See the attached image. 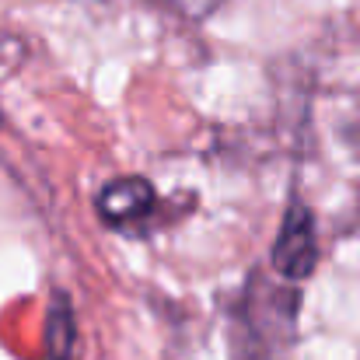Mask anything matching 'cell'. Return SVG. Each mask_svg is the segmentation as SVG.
Returning a JSON list of instances; mask_svg holds the SVG:
<instances>
[{
  "instance_id": "6da1fadb",
  "label": "cell",
  "mask_w": 360,
  "mask_h": 360,
  "mask_svg": "<svg viewBox=\"0 0 360 360\" xmlns=\"http://www.w3.org/2000/svg\"><path fill=\"white\" fill-rule=\"evenodd\" d=\"M315 259H319L315 221L304 203H290V210L280 224L276 245H273V269L287 280H304V276H311Z\"/></svg>"
},
{
  "instance_id": "7a4b0ae2",
  "label": "cell",
  "mask_w": 360,
  "mask_h": 360,
  "mask_svg": "<svg viewBox=\"0 0 360 360\" xmlns=\"http://www.w3.org/2000/svg\"><path fill=\"white\" fill-rule=\"evenodd\" d=\"M154 207V186L147 179H120V182H109L98 196V214L109 221V224H133V221H143Z\"/></svg>"
},
{
  "instance_id": "3957f363",
  "label": "cell",
  "mask_w": 360,
  "mask_h": 360,
  "mask_svg": "<svg viewBox=\"0 0 360 360\" xmlns=\"http://www.w3.org/2000/svg\"><path fill=\"white\" fill-rule=\"evenodd\" d=\"M150 4H158V7H165V11H175L179 18L203 21V18H210L224 0H150Z\"/></svg>"
}]
</instances>
